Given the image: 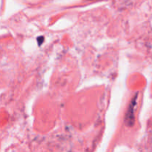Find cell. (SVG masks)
I'll use <instances>...</instances> for the list:
<instances>
[{
  "instance_id": "obj_1",
  "label": "cell",
  "mask_w": 152,
  "mask_h": 152,
  "mask_svg": "<svg viewBox=\"0 0 152 152\" xmlns=\"http://www.w3.org/2000/svg\"><path fill=\"white\" fill-rule=\"evenodd\" d=\"M136 99H137V94L132 99V100L129 105V109H128L127 113L125 115V122L127 124V125L131 126L134 124V108L136 105Z\"/></svg>"
}]
</instances>
